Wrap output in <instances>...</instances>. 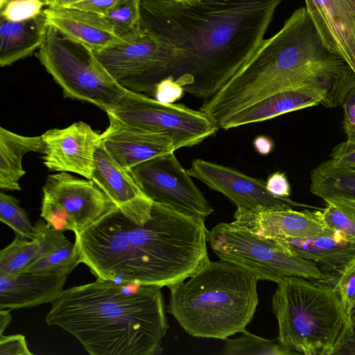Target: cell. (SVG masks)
Returning <instances> with one entry per match:
<instances>
[{"mask_svg":"<svg viewBox=\"0 0 355 355\" xmlns=\"http://www.w3.org/2000/svg\"><path fill=\"white\" fill-rule=\"evenodd\" d=\"M37 237L30 240L16 234L15 239L0 252V274L17 275L70 241L61 231L44 219L34 225Z\"/></svg>","mask_w":355,"mask_h":355,"instance_id":"obj_23","label":"cell"},{"mask_svg":"<svg viewBox=\"0 0 355 355\" xmlns=\"http://www.w3.org/2000/svg\"><path fill=\"white\" fill-rule=\"evenodd\" d=\"M0 220L12 228L17 235L30 240L37 237V232L19 200L3 192L0 193Z\"/></svg>","mask_w":355,"mask_h":355,"instance_id":"obj_31","label":"cell"},{"mask_svg":"<svg viewBox=\"0 0 355 355\" xmlns=\"http://www.w3.org/2000/svg\"><path fill=\"white\" fill-rule=\"evenodd\" d=\"M158 53L157 39L142 28L131 38L94 52L98 62L119 85L136 93L154 67Z\"/></svg>","mask_w":355,"mask_h":355,"instance_id":"obj_14","label":"cell"},{"mask_svg":"<svg viewBox=\"0 0 355 355\" xmlns=\"http://www.w3.org/2000/svg\"><path fill=\"white\" fill-rule=\"evenodd\" d=\"M272 307L277 338L295 354H336L349 337L351 324L331 283L286 277L277 283Z\"/></svg>","mask_w":355,"mask_h":355,"instance_id":"obj_6","label":"cell"},{"mask_svg":"<svg viewBox=\"0 0 355 355\" xmlns=\"http://www.w3.org/2000/svg\"><path fill=\"white\" fill-rule=\"evenodd\" d=\"M205 221L153 202L116 209L75 234L80 263L96 278L168 288L209 261Z\"/></svg>","mask_w":355,"mask_h":355,"instance_id":"obj_2","label":"cell"},{"mask_svg":"<svg viewBox=\"0 0 355 355\" xmlns=\"http://www.w3.org/2000/svg\"><path fill=\"white\" fill-rule=\"evenodd\" d=\"M306 12L327 48L355 75V0H304Z\"/></svg>","mask_w":355,"mask_h":355,"instance_id":"obj_15","label":"cell"},{"mask_svg":"<svg viewBox=\"0 0 355 355\" xmlns=\"http://www.w3.org/2000/svg\"><path fill=\"white\" fill-rule=\"evenodd\" d=\"M122 1L123 0H83L68 7L78 8L104 15Z\"/></svg>","mask_w":355,"mask_h":355,"instance_id":"obj_39","label":"cell"},{"mask_svg":"<svg viewBox=\"0 0 355 355\" xmlns=\"http://www.w3.org/2000/svg\"><path fill=\"white\" fill-rule=\"evenodd\" d=\"M140 1L123 0L103 16L123 40L131 38L141 31Z\"/></svg>","mask_w":355,"mask_h":355,"instance_id":"obj_30","label":"cell"},{"mask_svg":"<svg viewBox=\"0 0 355 355\" xmlns=\"http://www.w3.org/2000/svg\"><path fill=\"white\" fill-rule=\"evenodd\" d=\"M253 144L257 152L262 155H268L274 148L273 141L270 137L263 135L257 137Z\"/></svg>","mask_w":355,"mask_h":355,"instance_id":"obj_40","label":"cell"},{"mask_svg":"<svg viewBox=\"0 0 355 355\" xmlns=\"http://www.w3.org/2000/svg\"><path fill=\"white\" fill-rule=\"evenodd\" d=\"M68 275H40L24 272L0 274V309L31 308L53 302L64 291Z\"/></svg>","mask_w":355,"mask_h":355,"instance_id":"obj_21","label":"cell"},{"mask_svg":"<svg viewBox=\"0 0 355 355\" xmlns=\"http://www.w3.org/2000/svg\"><path fill=\"white\" fill-rule=\"evenodd\" d=\"M310 191L324 200L344 196L355 199V168L341 167L327 159L311 173Z\"/></svg>","mask_w":355,"mask_h":355,"instance_id":"obj_26","label":"cell"},{"mask_svg":"<svg viewBox=\"0 0 355 355\" xmlns=\"http://www.w3.org/2000/svg\"><path fill=\"white\" fill-rule=\"evenodd\" d=\"M10 311V309H0V335L3 334L4 330L12 320Z\"/></svg>","mask_w":355,"mask_h":355,"instance_id":"obj_42","label":"cell"},{"mask_svg":"<svg viewBox=\"0 0 355 355\" xmlns=\"http://www.w3.org/2000/svg\"><path fill=\"white\" fill-rule=\"evenodd\" d=\"M324 201L326 207L321 215L324 225L355 242V199L336 196Z\"/></svg>","mask_w":355,"mask_h":355,"instance_id":"obj_27","label":"cell"},{"mask_svg":"<svg viewBox=\"0 0 355 355\" xmlns=\"http://www.w3.org/2000/svg\"><path fill=\"white\" fill-rule=\"evenodd\" d=\"M0 65L6 67L30 56L40 46L46 26L42 12L23 21H9L1 17Z\"/></svg>","mask_w":355,"mask_h":355,"instance_id":"obj_24","label":"cell"},{"mask_svg":"<svg viewBox=\"0 0 355 355\" xmlns=\"http://www.w3.org/2000/svg\"><path fill=\"white\" fill-rule=\"evenodd\" d=\"M207 243L222 261L252 273L259 280L278 283L302 277L331 283L312 261L293 253L276 239L259 236L232 223H220L207 231Z\"/></svg>","mask_w":355,"mask_h":355,"instance_id":"obj_8","label":"cell"},{"mask_svg":"<svg viewBox=\"0 0 355 355\" xmlns=\"http://www.w3.org/2000/svg\"><path fill=\"white\" fill-rule=\"evenodd\" d=\"M130 173L153 202L203 221L214 211L174 152L141 162Z\"/></svg>","mask_w":355,"mask_h":355,"instance_id":"obj_11","label":"cell"},{"mask_svg":"<svg viewBox=\"0 0 355 355\" xmlns=\"http://www.w3.org/2000/svg\"><path fill=\"white\" fill-rule=\"evenodd\" d=\"M37 56L65 98L92 103L107 112L130 92L110 75L92 51L47 24Z\"/></svg>","mask_w":355,"mask_h":355,"instance_id":"obj_7","label":"cell"},{"mask_svg":"<svg viewBox=\"0 0 355 355\" xmlns=\"http://www.w3.org/2000/svg\"><path fill=\"white\" fill-rule=\"evenodd\" d=\"M266 184L267 189L275 196L282 198H289L291 186L284 173L277 171L271 174Z\"/></svg>","mask_w":355,"mask_h":355,"instance_id":"obj_38","label":"cell"},{"mask_svg":"<svg viewBox=\"0 0 355 355\" xmlns=\"http://www.w3.org/2000/svg\"><path fill=\"white\" fill-rule=\"evenodd\" d=\"M42 136L28 137L0 128V187L20 191L19 179L26 173L22 167L24 155L29 152H42Z\"/></svg>","mask_w":355,"mask_h":355,"instance_id":"obj_25","label":"cell"},{"mask_svg":"<svg viewBox=\"0 0 355 355\" xmlns=\"http://www.w3.org/2000/svg\"><path fill=\"white\" fill-rule=\"evenodd\" d=\"M46 24L62 36L93 52L121 42L112 25L101 15L68 6L42 10Z\"/></svg>","mask_w":355,"mask_h":355,"instance_id":"obj_18","label":"cell"},{"mask_svg":"<svg viewBox=\"0 0 355 355\" xmlns=\"http://www.w3.org/2000/svg\"><path fill=\"white\" fill-rule=\"evenodd\" d=\"M320 103L329 108L336 107L329 93L324 88L309 85L286 89L237 111L226 119L219 128L228 130L263 121Z\"/></svg>","mask_w":355,"mask_h":355,"instance_id":"obj_19","label":"cell"},{"mask_svg":"<svg viewBox=\"0 0 355 355\" xmlns=\"http://www.w3.org/2000/svg\"><path fill=\"white\" fill-rule=\"evenodd\" d=\"M187 171L191 177L221 193L239 209L279 210L300 205L289 198L275 196L267 189L266 182L232 167L195 159Z\"/></svg>","mask_w":355,"mask_h":355,"instance_id":"obj_12","label":"cell"},{"mask_svg":"<svg viewBox=\"0 0 355 355\" xmlns=\"http://www.w3.org/2000/svg\"><path fill=\"white\" fill-rule=\"evenodd\" d=\"M276 239L293 253L314 263L331 284L355 259V242L331 229L311 236Z\"/></svg>","mask_w":355,"mask_h":355,"instance_id":"obj_20","label":"cell"},{"mask_svg":"<svg viewBox=\"0 0 355 355\" xmlns=\"http://www.w3.org/2000/svg\"><path fill=\"white\" fill-rule=\"evenodd\" d=\"M81 1L83 0H44V3L47 7H62L69 6Z\"/></svg>","mask_w":355,"mask_h":355,"instance_id":"obj_43","label":"cell"},{"mask_svg":"<svg viewBox=\"0 0 355 355\" xmlns=\"http://www.w3.org/2000/svg\"><path fill=\"white\" fill-rule=\"evenodd\" d=\"M175 1H186V0H175Z\"/></svg>","mask_w":355,"mask_h":355,"instance_id":"obj_45","label":"cell"},{"mask_svg":"<svg viewBox=\"0 0 355 355\" xmlns=\"http://www.w3.org/2000/svg\"><path fill=\"white\" fill-rule=\"evenodd\" d=\"M235 225L261 237L299 239L319 234L328 228L322 219L321 211H295L293 208L279 210L234 212Z\"/></svg>","mask_w":355,"mask_h":355,"instance_id":"obj_16","label":"cell"},{"mask_svg":"<svg viewBox=\"0 0 355 355\" xmlns=\"http://www.w3.org/2000/svg\"><path fill=\"white\" fill-rule=\"evenodd\" d=\"M106 113L130 126L168 137L176 150L197 145L220 128L200 110L131 91Z\"/></svg>","mask_w":355,"mask_h":355,"instance_id":"obj_9","label":"cell"},{"mask_svg":"<svg viewBox=\"0 0 355 355\" xmlns=\"http://www.w3.org/2000/svg\"><path fill=\"white\" fill-rule=\"evenodd\" d=\"M283 0H141L140 26L159 44L139 93L171 78L207 99L255 56Z\"/></svg>","mask_w":355,"mask_h":355,"instance_id":"obj_1","label":"cell"},{"mask_svg":"<svg viewBox=\"0 0 355 355\" xmlns=\"http://www.w3.org/2000/svg\"><path fill=\"white\" fill-rule=\"evenodd\" d=\"M0 355H32L24 336L0 335Z\"/></svg>","mask_w":355,"mask_h":355,"instance_id":"obj_37","label":"cell"},{"mask_svg":"<svg viewBox=\"0 0 355 355\" xmlns=\"http://www.w3.org/2000/svg\"><path fill=\"white\" fill-rule=\"evenodd\" d=\"M42 191L40 216L61 232L78 233L117 207L92 180L67 172L49 175Z\"/></svg>","mask_w":355,"mask_h":355,"instance_id":"obj_10","label":"cell"},{"mask_svg":"<svg viewBox=\"0 0 355 355\" xmlns=\"http://www.w3.org/2000/svg\"><path fill=\"white\" fill-rule=\"evenodd\" d=\"M350 323L355 318V259L333 284Z\"/></svg>","mask_w":355,"mask_h":355,"instance_id":"obj_32","label":"cell"},{"mask_svg":"<svg viewBox=\"0 0 355 355\" xmlns=\"http://www.w3.org/2000/svg\"><path fill=\"white\" fill-rule=\"evenodd\" d=\"M43 163L52 171L71 172L91 180L101 134L80 121L64 128H53L41 135Z\"/></svg>","mask_w":355,"mask_h":355,"instance_id":"obj_13","label":"cell"},{"mask_svg":"<svg viewBox=\"0 0 355 355\" xmlns=\"http://www.w3.org/2000/svg\"><path fill=\"white\" fill-rule=\"evenodd\" d=\"M354 78L300 7L277 33L263 40L255 56L220 93L232 109L239 110L278 92L310 85L327 89L338 107Z\"/></svg>","mask_w":355,"mask_h":355,"instance_id":"obj_4","label":"cell"},{"mask_svg":"<svg viewBox=\"0 0 355 355\" xmlns=\"http://www.w3.org/2000/svg\"><path fill=\"white\" fill-rule=\"evenodd\" d=\"M259 279L233 263L209 261L170 289L168 312L189 335L225 340L244 331L259 303Z\"/></svg>","mask_w":355,"mask_h":355,"instance_id":"obj_5","label":"cell"},{"mask_svg":"<svg viewBox=\"0 0 355 355\" xmlns=\"http://www.w3.org/2000/svg\"><path fill=\"white\" fill-rule=\"evenodd\" d=\"M329 156L331 162L338 166L355 168V141L340 142Z\"/></svg>","mask_w":355,"mask_h":355,"instance_id":"obj_36","label":"cell"},{"mask_svg":"<svg viewBox=\"0 0 355 355\" xmlns=\"http://www.w3.org/2000/svg\"><path fill=\"white\" fill-rule=\"evenodd\" d=\"M341 105L343 108V129L347 141H355V78L346 92Z\"/></svg>","mask_w":355,"mask_h":355,"instance_id":"obj_34","label":"cell"},{"mask_svg":"<svg viewBox=\"0 0 355 355\" xmlns=\"http://www.w3.org/2000/svg\"><path fill=\"white\" fill-rule=\"evenodd\" d=\"M110 124L101 134V141L114 159L130 170L155 157L176 150L168 137L130 126L108 116Z\"/></svg>","mask_w":355,"mask_h":355,"instance_id":"obj_17","label":"cell"},{"mask_svg":"<svg viewBox=\"0 0 355 355\" xmlns=\"http://www.w3.org/2000/svg\"><path fill=\"white\" fill-rule=\"evenodd\" d=\"M11 1H13V0H1L0 1V7L1 8H2L6 3H8V2ZM44 2V0H42Z\"/></svg>","mask_w":355,"mask_h":355,"instance_id":"obj_44","label":"cell"},{"mask_svg":"<svg viewBox=\"0 0 355 355\" xmlns=\"http://www.w3.org/2000/svg\"><path fill=\"white\" fill-rule=\"evenodd\" d=\"M45 3L42 0H13L1 8V17L13 21H23L39 16Z\"/></svg>","mask_w":355,"mask_h":355,"instance_id":"obj_33","label":"cell"},{"mask_svg":"<svg viewBox=\"0 0 355 355\" xmlns=\"http://www.w3.org/2000/svg\"><path fill=\"white\" fill-rule=\"evenodd\" d=\"M336 354L355 355V318L352 322L349 337Z\"/></svg>","mask_w":355,"mask_h":355,"instance_id":"obj_41","label":"cell"},{"mask_svg":"<svg viewBox=\"0 0 355 355\" xmlns=\"http://www.w3.org/2000/svg\"><path fill=\"white\" fill-rule=\"evenodd\" d=\"M79 263L76 243L70 241L33 264L26 272L40 275H69Z\"/></svg>","mask_w":355,"mask_h":355,"instance_id":"obj_29","label":"cell"},{"mask_svg":"<svg viewBox=\"0 0 355 355\" xmlns=\"http://www.w3.org/2000/svg\"><path fill=\"white\" fill-rule=\"evenodd\" d=\"M184 92L178 83L171 78H167L156 85L153 96L161 103L171 104L180 99Z\"/></svg>","mask_w":355,"mask_h":355,"instance_id":"obj_35","label":"cell"},{"mask_svg":"<svg viewBox=\"0 0 355 355\" xmlns=\"http://www.w3.org/2000/svg\"><path fill=\"white\" fill-rule=\"evenodd\" d=\"M156 285L96 281L64 290L45 318L92 355H155L168 324Z\"/></svg>","mask_w":355,"mask_h":355,"instance_id":"obj_3","label":"cell"},{"mask_svg":"<svg viewBox=\"0 0 355 355\" xmlns=\"http://www.w3.org/2000/svg\"><path fill=\"white\" fill-rule=\"evenodd\" d=\"M123 210L150 207L153 202L141 191L130 171L121 166L105 148L97 146L92 179Z\"/></svg>","mask_w":355,"mask_h":355,"instance_id":"obj_22","label":"cell"},{"mask_svg":"<svg viewBox=\"0 0 355 355\" xmlns=\"http://www.w3.org/2000/svg\"><path fill=\"white\" fill-rule=\"evenodd\" d=\"M235 339L225 338L222 354L225 355H289L295 354L278 338L266 339L245 330Z\"/></svg>","mask_w":355,"mask_h":355,"instance_id":"obj_28","label":"cell"}]
</instances>
